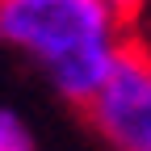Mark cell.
Instances as JSON below:
<instances>
[{
	"label": "cell",
	"mask_w": 151,
	"mask_h": 151,
	"mask_svg": "<svg viewBox=\"0 0 151 151\" xmlns=\"http://www.w3.org/2000/svg\"><path fill=\"white\" fill-rule=\"evenodd\" d=\"M0 42L42 67L122 42V21L105 0H0Z\"/></svg>",
	"instance_id": "1"
},
{
	"label": "cell",
	"mask_w": 151,
	"mask_h": 151,
	"mask_svg": "<svg viewBox=\"0 0 151 151\" xmlns=\"http://www.w3.org/2000/svg\"><path fill=\"white\" fill-rule=\"evenodd\" d=\"M84 118L113 151H151V55L143 46L122 42L105 88L84 105Z\"/></svg>",
	"instance_id": "2"
},
{
	"label": "cell",
	"mask_w": 151,
	"mask_h": 151,
	"mask_svg": "<svg viewBox=\"0 0 151 151\" xmlns=\"http://www.w3.org/2000/svg\"><path fill=\"white\" fill-rule=\"evenodd\" d=\"M118 50H122V42H113V46H97V50H84V55H71V59L46 67L55 92H59L63 101H71L76 109H84V105L105 88L113 63H118Z\"/></svg>",
	"instance_id": "3"
},
{
	"label": "cell",
	"mask_w": 151,
	"mask_h": 151,
	"mask_svg": "<svg viewBox=\"0 0 151 151\" xmlns=\"http://www.w3.org/2000/svg\"><path fill=\"white\" fill-rule=\"evenodd\" d=\"M0 151H38L29 130H25V122L13 109H0Z\"/></svg>",
	"instance_id": "4"
},
{
	"label": "cell",
	"mask_w": 151,
	"mask_h": 151,
	"mask_svg": "<svg viewBox=\"0 0 151 151\" xmlns=\"http://www.w3.org/2000/svg\"><path fill=\"white\" fill-rule=\"evenodd\" d=\"M105 4H109V13H113V17H118V21H122V25H126V21H130V17H134V13L143 9V0H105Z\"/></svg>",
	"instance_id": "5"
}]
</instances>
